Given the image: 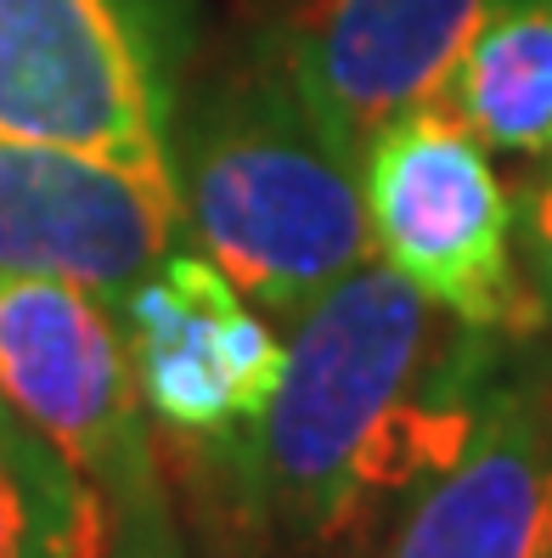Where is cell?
I'll list each match as a JSON object with an SVG mask.
<instances>
[{
	"label": "cell",
	"instance_id": "cell-1",
	"mask_svg": "<svg viewBox=\"0 0 552 558\" xmlns=\"http://www.w3.org/2000/svg\"><path fill=\"white\" fill-rule=\"evenodd\" d=\"M440 322L378 254L294 316L277 396L237 440L254 502L287 547H333L457 463L496 389V350L479 327Z\"/></svg>",
	"mask_w": 552,
	"mask_h": 558
},
{
	"label": "cell",
	"instance_id": "cell-2",
	"mask_svg": "<svg viewBox=\"0 0 552 558\" xmlns=\"http://www.w3.org/2000/svg\"><path fill=\"white\" fill-rule=\"evenodd\" d=\"M175 175L186 232L271 316H299L372 259L361 163L282 74L225 90L186 136Z\"/></svg>",
	"mask_w": 552,
	"mask_h": 558
},
{
	"label": "cell",
	"instance_id": "cell-3",
	"mask_svg": "<svg viewBox=\"0 0 552 558\" xmlns=\"http://www.w3.org/2000/svg\"><path fill=\"white\" fill-rule=\"evenodd\" d=\"M0 396L102 490L130 536L158 547L164 497L119 305L57 277L0 271Z\"/></svg>",
	"mask_w": 552,
	"mask_h": 558
},
{
	"label": "cell",
	"instance_id": "cell-4",
	"mask_svg": "<svg viewBox=\"0 0 552 558\" xmlns=\"http://www.w3.org/2000/svg\"><path fill=\"white\" fill-rule=\"evenodd\" d=\"M0 142L181 181L142 0H0Z\"/></svg>",
	"mask_w": 552,
	"mask_h": 558
},
{
	"label": "cell",
	"instance_id": "cell-5",
	"mask_svg": "<svg viewBox=\"0 0 552 558\" xmlns=\"http://www.w3.org/2000/svg\"><path fill=\"white\" fill-rule=\"evenodd\" d=\"M361 198L372 254L429 305L479 333L530 316V293L513 271V204L502 175L451 113L417 108L383 124L361 153Z\"/></svg>",
	"mask_w": 552,
	"mask_h": 558
},
{
	"label": "cell",
	"instance_id": "cell-6",
	"mask_svg": "<svg viewBox=\"0 0 552 558\" xmlns=\"http://www.w3.org/2000/svg\"><path fill=\"white\" fill-rule=\"evenodd\" d=\"M496 7L502 0H294L277 74L361 163L383 124L440 102L474 28Z\"/></svg>",
	"mask_w": 552,
	"mask_h": 558
},
{
	"label": "cell",
	"instance_id": "cell-7",
	"mask_svg": "<svg viewBox=\"0 0 552 558\" xmlns=\"http://www.w3.org/2000/svg\"><path fill=\"white\" fill-rule=\"evenodd\" d=\"M142 401L198 440H243L266 417L287 344L209 254H164L119 305Z\"/></svg>",
	"mask_w": 552,
	"mask_h": 558
},
{
	"label": "cell",
	"instance_id": "cell-8",
	"mask_svg": "<svg viewBox=\"0 0 552 558\" xmlns=\"http://www.w3.org/2000/svg\"><path fill=\"white\" fill-rule=\"evenodd\" d=\"M186 232L181 181L119 163L0 142V271L57 277L124 305Z\"/></svg>",
	"mask_w": 552,
	"mask_h": 558
},
{
	"label": "cell",
	"instance_id": "cell-9",
	"mask_svg": "<svg viewBox=\"0 0 552 558\" xmlns=\"http://www.w3.org/2000/svg\"><path fill=\"white\" fill-rule=\"evenodd\" d=\"M383 558H552L547 378H496L479 429L406 502Z\"/></svg>",
	"mask_w": 552,
	"mask_h": 558
},
{
	"label": "cell",
	"instance_id": "cell-10",
	"mask_svg": "<svg viewBox=\"0 0 552 558\" xmlns=\"http://www.w3.org/2000/svg\"><path fill=\"white\" fill-rule=\"evenodd\" d=\"M440 113H451L484 153L552 158V7L502 0L457 57Z\"/></svg>",
	"mask_w": 552,
	"mask_h": 558
},
{
	"label": "cell",
	"instance_id": "cell-11",
	"mask_svg": "<svg viewBox=\"0 0 552 558\" xmlns=\"http://www.w3.org/2000/svg\"><path fill=\"white\" fill-rule=\"evenodd\" d=\"M108 536L102 490L0 396V558H108Z\"/></svg>",
	"mask_w": 552,
	"mask_h": 558
},
{
	"label": "cell",
	"instance_id": "cell-12",
	"mask_svg": "<svg viewBox=\"0 0 552 558\" xmlns=\"http://www.w3.org/2000/svg\"><path fill=\"white\" fill-rule=\"evenodd\" d=\"M518 220H525V259H530V277H536V300L552 311V163L547 175L530 186L525 209H518Z\"/></svg>",
	"mask_w": 552,
	"mask_h": 558
},
{
	"label": "cell",
	"instance_id": "cell-13",
	"mask_svg": "<svg viewBox=\"0 0 552 558\" xmlns=\"http://www.w3.org/2000/svg\"><path fill=\"white\" fill-rule=\"evenodd\" d=\"M541 7H552V0H541Z\"/></svg>",
	"mask_w": 552,
	"mask_h": 558
}]
</instances>
